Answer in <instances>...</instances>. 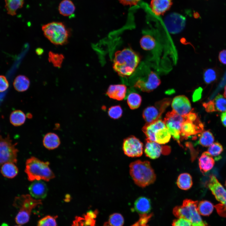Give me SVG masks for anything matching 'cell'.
<instances>
[{
	"label": "cell",
	"instance_id": "9a60e30c",
	"mask_svg": "<svg viewBox=\"0 0 226 226\" xmlns=\"http://www.w3.org/2000/svg\"><path fill=\"white\" fill-rule=\"evenodd\" d=\"M171 107L173 110L182 116H185L192 110L189 100L183 95L175 97L172 102Z\"/></svg>",
	"mask_w": 226,
	"mask_h": 226
},
{
	"label": "cell",
	"instance_id": "d4e9b609",
	"mask_svg": "<svg viewBox=\"0 0 226 226\" xmlns=\"http://www.w3.org/2000/svg\"><path fill=\"white\" fill-rule=\"evenodd\" d=\"M18 169L14 163L6 162L3 164L1 167V172L3 175L7 178L12 179L18 174Z\"/></svg>",
	"mask_w": 226,
	"mask_h": 226
},
{
	"label": "cell",
	"instance_id": "db71d44e",
	"mask_svg": "<svg viewBox=\"0 0 226 226\" xmlns=\"http://www.w3.org/2000/svg\"><path fill=\"white\" fill-rule=\"evenodd\" d=\"M224 96L226 99V85L224 87Z\"/></svg>",
	"mask_w": 226,
	"mask_h": 226
},
{
	"label": "cell",
	"instance_id": "f35d334b",
	"mask_svg": "<svg viewBox=\"0 0 226 226\" xmlns=\"http://www.w3.org/2000/svg\"><path fill=\"white\" fill-rule=\"evenodd\" d=\"M57 216L47 215L40 220L37 226H56V218Z\"/></svg>",
	"mask_w": 226,
	"mask_h": 226
},
{
	"label": "cell",
	"instance_id": "d590c367",
	"mask_svg": "<svg viewBox=\"0 0 226 226\" xmlns=\"http://www.w3.org/2000/svg\"><path fill=\"white\" fill-rule=\"evenodd\" d=\"M64 58L62 54L55 53L50 51L48 53V61L51 63L53 66L57 67L60 68Z\"/></svg>",
	"mask_w": 226,
	"mask_h": 226
},
{
	"label": "cell",
	"instance_id": "f907efd6",
	"mask_svg": "<svg viewBox=\"0 0 226 226\" xmlns=\"http://www.w3.org/2000/svg\"><path fill=\"white\" fill-rule=\"evenodd\" d=\"M221 119L223 125L226 127V111L223 112L221 115Z\"/></svg>",
	"mask_w": 226,
	"mask_h": 226
},
{
	"label": "cell",
	"instance_id": "f546056e",
	"mask_svg": "<svg viewBox=\"0 0 226 226\" xmlns=\"http://www.w3.org/2000/svg\"><path fill=\"white\" fill-rule=\"evenodd\" d=\"M24 1V0H9L5 1V8L7 13L12 16L15 15L17 10L23 7Z\"/></svg>",
	"mask_w": 226,
	"mask_h": 226
},
{
	"label": "cell",
	"instance_id": "816d5d0a",
	"mask_svg": "<svg viewBox=\"0 0 226 226\" xmlns=\"http://www.w3.org/2000/svg\"><path fill=\"white\" fill-rule=\"evenodd\" d=\"M36 53L38 55H40L43 52V50L41 48H37L36 50Z\"/></svg>",
	"mask_w": 226,
	"mask_h": 226
},
{
	"label": "cell",
	"instance_id": "1f68e13d",
	"mask_svg": "<svg viewBox=\"0 0 226 226\" xmlns=\"http://www.w3.org/2000/svg\"><path fill=\"white\" fill-rule=\"evenodd\" d=\"M201 133L199 143L204 147H209L213 143L214 140L213 134L209 130L203 131Z\"/></svg>",
	"mask_w": 226,
	"mask_h": 226
},
{
	"label": "cell",
	"instance_id": "60d3db41",
	"mask_svg": "<svg viewBox=\"0 0 226 226\" xmlns=\"http://www.w3.org/2000/svg\"><path fill=\"white\" fill-rule=\"evenodd\" d=\"M30 214L26 211H19L15 218L16 222L19 225L27 223L29 221Z\"/></svg>",
	"mask_w": 226,
	"mask_h": 226
},
{
	"label": "cell",
	"instance_id": "7402d4cb",
	"mask_svg": "<svg viewBox=\"0 0 226 226\" xmlns=\"http://www.w3.org/2000/svg\"><path fill=\"white\" fill-rule=\"evenodd\" d=\"M215 164L212 156L208 151L203 152L199 159V165L201 172L204 173L211 170Z\"/></svg>",
	"mask_w": 226,
	"mask_h": 226
},
{
	"label": "cell",
	"instance_id": "d6986e66",
	"mask_svg": "<svg viewBox=\"0 0 226 226\" xmlns=\"http://www.w3.org/2000/svg\"><path fill=\"white\" fill-rule=\"evenodd\" d=\"M126 89V86L124 84L111 85L109 87L106 94L110 98L121 100L125 97Z\"/></svg>",
	"mask_w": 226,
	"mask_h": 226
},
{
	"label": "cell",
	"instance_id": "5bb4252c",
	"mask_svg": "<svg viewBox=\"0 0 226 226\" xmlns=\"http://www.w3.org/2000/svg\"><path fill=\"white\" fill-rule=\"evenodd\" d=\"M207 186L216 200L226 207V190L215 176L210 177Z\"/></svg>",
	"mask_w": 226,
	"mask_h": 226
},
{
	"label": "cell",
	"instance_id": "ffe728a7",
	"mask_svg": "<svg viewBox=\"0 0 226 226\" xmlns=\"http://www.w3.org/2000/svg\"><path fill=\"white\" fill-rule=\"evenodd\" d=\"M172 0H151L150 7L156 15H163L170 8L172 4Z\"/></svg>",
	"mask_w": 226,
	"mask_h": 226
},
{
	"label": "cell",
	"instance_id": "f6af8a7d",
	"mask_svg": "<svg viewBox=\"0 0 226 226\" xmlns=\"http://www.w3.org/2000/svg\"><path fill=\"white\" fill-rule=\"evenodd\" d=\"M202 106L205 109L206 111L207 112L209 113L215 111L212 100H210L207 102L203 103Z\"/></svg>",
	"mask_w": 226,
	"mask_h": 226
},
{
	"label": "cell",
	"instance_id": "603a6c76",
	"mask_svg": "<svg viewBox=\"0 0 226 226\" xmlns=\"http://www.w3.org/2000/svg\"><path fill=\"white\" fill-rule=\"evenodd\" d=\"M43 143L44 146L49 150H53L57 148L60 144L58 136L53 132H49L44 136Z\"/></svg>",
	"mask_w": 226,
	"mask_h": 226
},
{
	"label": "cell",
	"instance_id": "5b68a950",
	"mask_svg": "<svg viewBox=\"0 0 226 226\" xmlns=\"http://www.w3.org/2000/svg\"><path fill=\"white\" fill-rule=\"evenodd\" d=\"M198 202L191 200H185L182 204L173 209L174 214L178 218H184L191 226H208L202 220L198 209Z\"/></svg>",
	"mask_w": 226,
	"mask_h": 226
},
{
	"label": "cell",
	"instance_id": "8fae6325",
	"mask_svg": "<svg viewBox=\"0 0 226 226\" xmlns=\"http://www.w3.org/2000/svg\"><path fill=\"white\" fill-rule=\"evenodd\" d=\"M42 204L41 200L34 199L31 195L25 194L15 197L13 205L19 211H26L30 214L33 208Z\"/></svg>",
	"mask_w": 226,
	"mask_h": 226
},
{
	"label": "cell",
	"instance_id": "83f0119b",
	"mask_svg": "<svg viewBox=\"0 0 226 226\" xmlns=\"http://www.w3.org/2000/svg\"><path fill=\"white\" fill-rule=\"evenodd\" d=\"M171 135L167 127L158 130L154 134V142L160 144H164L170 140Z\"/></svg>",
	"mask_w": 226,
	"mask_h": 226
},
{
	"label": "cell",
	"instance_id": "f1b7e54d",
	"mask_svg": "<svg viewBox=\"0 0 226 226\" xmlns=\"http://www.w3.org/2000/svg\"><path fill=\"white\" fill-rule=\"evenodd\" d=\"M26 118V116L23 111L20 110H15L10 115V121L13 126H19L24 123Z\"/></svg>",
	"mask_w": 226,
	"mask_h": 226
},
{
	"label": "cell",
	"instance_id": "f5cc1de1",
	"mask_svg": "<svg viewBox=\"0 0 226 226\" xmlns=\"http://www.w3.org/2000/svg\"><path fill=\"white\" fill-rule=\"evenodd\" d=\"M27 117L29 118H30L32 117V115L30 113H28L27 114Z\"/></svg>",
	"mask_w": 226,
	"mask_h": 226
},
{
	"label": "cell",
	"instance_id": "2e32d148",
	"mask_svg": "<svg viewBox=\"0 0 226 226\" xmlns=\"http://www.w3.org/2000/svg\"><path fill=\"white\" fill-rule=\"evenodd\" d=\"M166 127L163 120L159 119L150 123H146L142 128L147 139L154 142V136L159 130Z\"/></svg>",
	"mask_w": 226,
	"mask_h": 226
},
{
	"label": "cell",
	"instance_id": "9f6ffc18",
	"mask_svg": "<svg viewBox=\"0 0 226 226\" xmlns=\"http://www.w3.org/2000/svg\"><path fill=\"white\" fill-rule=\"evenodd\" d=\"M225 186H226V182H225Z\"/></svg>",
	"mask_w": 226,
	"mask_h": 226
},
{
	"label": "cell",
	"instance_id": "4316f807",
	"mask_svg": "<svg viewBox=\"0 0 226 226\" xmlns=\"http://www.w3.org/2000/svg\"><path fill=\"white\" fill-rule=\"evenodd\" d=\"M177 185L179 188L183 190L190 189L192 185V179L190 175L183 173L179 175L177 180Z\"/></svg>",
	"mask_w": 226,
	"mask_h": 226
},
{
	"label": "cell",
	"instance_id": "30bf717a",
	"mask_svg": "<svg viewBox=\"0 0 226 226\" xmlns=\"http://www.w3.org/2000/svg\"><path fill=\"white\" fill-rule=\"evenodd\" d=\"M122 149L124 154L128 157H139L143 153V144L136 137L131 136L124 139Z\"/></svg>",
	"mask_w": 226,
	"mask_h": 226
},
{
	"label": "cell",
	"instance_id": "bcb514c9",
	"mask_svg": "<svg viewBox=\"0 0 226 226\" xmlns=\"http://www.w3.org/2000/svg\"><path fill=\"white\" fill-rule=\"evenodd\" d=\"M190 111L189 113L185 116L186 119H187L192 122H194L196 121L199 117L195 113L192 111V110Z\"/></svg>",
	"mask_w": 226,
	"mask_h": 226
},
{
	"label": "cell",
	"instance_id": "e0dca14e",
	"mask_svg": "<svg viewBox=\"0 0 226 226\" xmlns=\"http://www.w3.org/2000/svg\"><path fill=\"white\" fill-rule=\"evenodd\" d=\"M29 190L30 195L38 199L44 198L47 195V186L45 183L41 180L34 181L30 186Z\"/></svg>",
	"mask_w": 226,
	"mask_h": 226
},
{
	"label": "cell",
	"instance_id": "6da1fadb",
	"mask_svg": "<svg viewBox=\"0 0 226 226\" xmlns=\"http://www.w3.org/2000/svg\"><path fill=\"white\" fill-rule=\"evenodd\" d=\"M139 61L136 53L131 48H125L115 53L113 68L119 75L127 77L134 72Z\"/></svg>",
	"mask_w": 226,
	"mask_h": 226
},
{
	"label": "cell",
	"instance_id": "277c9868",
	"mask_svg": "<svg viewBox=\"0 0 226 226\" xmlns=\"http://www.w3.org/2000/svg\"><path fill=\"white\" fill-rule=\"evenodd\" d=\"M48 161L44 162L32 156L27 159L24 170L28 180L30 181L43 180L48 181L55 177V175L49 167Z\"/></svg>",
	"mask_w": 226,
	"mask_h": 226
},
{
	"label": "cell",
	"instance_id": "7dc6e473",
	"mask_svg": "<svg viewBox=\"0 0 226 226\" xmlns=\"http://www.w3.org/2000/svg\"><path fill=\"white\" fill-rule=\"evenodd\" d=\"M120 3L124 5L130 6L137 4L140 0H118Z\"/></svg>",
	"mask_w": 226,
	"mask_h": 226
},
{
	"label": "cell",
	"instance_id": "c3c4849f",
	"mask_svg": "<svg viewBox=\"0 0 226 226\" xmlns=\"http://www.w3.org/2000/svg\"><path fill=\"white\" fill-rule=\"evenodd\" d=\"M218 59L220 62L226 65V50H223L219 52Z\"/></svg>",
	"mask_w": 226,
	"mask_h": 226
},
{
	"label": "cell",
	"instance_id": "74e56055",
	"mask_svg": "<svg viewBox=\"0 0 226 226\" xmlns=\"http://www.w3.org/2000/svg\"><path fill=\"white\" fill-rule=\"evenodd\" d=\"M124 223L122 216L119 213H114L110 216L108 223L110 226H122Z\"/></svg>",
	"mask_w": 226,
	"mask_h": 226
},
{
	"label": "cell",
	"instance_id": "9c48e42d",
	"mask_svg": "<svg viewBox=\"0 0 226 226\" xmlns=\"http://www.w3.org/2000/svg\"><path fill=\"white\" fill-rule=\"evenodd\" d=\"M171 99L166 98L156 102L153 106L146 108L143 116L147 123H150L159 119L166 108L170 105Z\"/></svg>",
	"mask_w": 226,
	"mask_h": 226
},
{
	"label": "cell",
	"instance_id": "e575fe53",
	"mask_svg": "<svg viewBox=\"0 0 226 226\" xmlns=\"http://www.w3.org/2000/svg\"><path fill=\"white\" fill-rule=\"evenodd\" d=\"M212 100L215 111H226V99L222 95L219 94Z\"/></svg>",
	"mask_w": 226,
	"mask_h": 226
},
{
	"label": "cell",
	"instance_id": "8d00e7d4",
	"mask_svg": "<svg viewBox=\"0 0 226 226\" xmlns=\"http://www.w3.org/2000/svg\"><path fill=\"white\" fill-rule=\"evenodd\" d=\"M218 73L216 70L213 68H209L205 70L203 72V79L207 84L211 83L217 80Z\"/></svg>",
	"mask_w": 226,
	"mask_h": 226
},
{
	"label": "cell",
	"instance_id": "6f0895ef",
	"mask_svg": "<svg viewBox=\"0 0 226 226\" xmlns=\"http://www.w3.org/2000/svg\"><path fill=\"white\" fill-rule=\"evenodd\" d=\"M21 226L19 225V226Z\"/></svg>",
	"mask_w": 226,
	"mask_h": 226
},
{
	"label": "cell",
	"instance_id": "44dd1931",
	"mask_svg": "<svg viewBox=\"0 0 226 226\" xmlns=\"http://www.w3.org/2000/svg\"><path fill=\"white\" fill-rule=\"evenodd\" d=\"M203 130L198 127L193 122L186 119L182 123L180 130V137L187 138L191 136L202 132Z\"/></svg>",
	"mask_w": 226,
	"mask_h": 226
},
{
	"label": "cell",
	"instance_id": "8992f818",
	"mask_svg": "<svg viewBox=\"0 0 226 226\" xmlns=\"http://www.w3.org/2000/svg\"><path fill=\"white\" fill-rule=\"evenodd\" d=\"M42 29L45 36L53 44L63 45L67 42L69 33L63 23L50 22L43 25Z\"/></svg>",
	"mask_w": 226,
	"mask_h": 226
},
{
	"label": "cell",
	"instance_id": "ac0fdd59",
	"mask_svg": "<svg viewBox=\"0 0 226 226\" xmlns=\"http://www.w3.org/2000/svg\"><path fill=\"white\" fill-rule=\"evenodd\" d=\"M134 209L140 217L150 215L151 209L150 200L145 196H140L137 198L134 203Z\"/></svg>",
	"mask_w": 226,
	"mask_h": 226
},
{
	"label": "cell",
	"instance_id": "b9f144b4",
	"mask_svg": "<svg viewBox=\"0 0 226 226\" xmlns=\"http://www.w3.org/2000/svg\"><path fill=\"white\" fill-rule=\"evenodd\" d=\"M223 150L222 145L218 143L215 142L209 147L207 151L212 156H217L222 153Z\"/></svg>",
	"mask_w": 226,
	"mask_h": 226
},
{
	"label": "cell",
	"instance_id": "3957f363",
	"mask_svg": "<svg viewBox=\"0 0 226 226\" xmlns=\"http://www.w3.org/2000/svg\"><path fill=\"white\" fill-rule=\"evenodd\" d=\"M134 73L135 75L134 86L143 92H151L160 83L157 74L144 63H141Z\"/></svg>",
	"mask_w": 226,
	"mask_h": 226
},
{
	"label": "cell",
	"instance_id": "484cf974",
	"mask_svg": "<svg viewBox=\"0 0 226 226\" xmlns=\"http://www.w3.org/2000/svg\"><path fill=\"white\" fill-rule=\"evenodd\" d=\"M30 81L26 76L19 75L15 78L13 83L14 89L19 92L27 90L30 85Z\"/></svg>",
	"mask_w": 226,
	"mask_h": 226
},
{
	"label": "cell",
	"instance_id": "d6a6232c",
	"mask_svg": "<svg viewBox=\"0 0 226 226\" xmlns=\"http://www.w3.org/2000/svg\"><path fill=\"white\" fill-rule=\"evenodd\" d=\"M198 209L201 215L207 216L209 215L213 212L214 206L210 202L204 200L198 203Z\"/></svg>",
	"mask_w": 226,
	"mask_h": 226
},
{
	"label": "cell",
	"instance_id": "7c38bea8",
	"mask_svg": "<svg viewBox=\"0 0 226 226\" xmlns=\"http://www.w3.org/2000/svg\"><path fill=\"white\" fill-rule=\"evenodd\" d=\"M186 18L177 13H172L167 16L164 22L169 32L172 34L180 33L183 29L186 24Z\"/></svg>",
	"mask_w": 226,
	"mask_h": 226
},
{
	"label": "cell",
	"instance_id": "52a82bcc",
	"mask_svg": "<svg viewBox=\"0 0 226 226\" xmlns=\"http://www.w3.org/2000/svg\"><path fill=\"white\" fill-rule=\"evenodd\" d=\"M17 143L13 144L9 136L3 138L0 137V163L6 162L17 163V153L19 150L16 147Z\"/></svg>",
	"mask_w": 226,
	"mask_h": 226
},
{
	"label": "cell",
	"instance_id": "cb8c5ba5",
	"mask_svg": "<svg viewBox=\"0 0 226 226\" xmlns=\"http://www.w3.org/2000/svg\"><path fill=\"white\" fill-rule=\"evenodd\" d=\"M75 7L70 0H63L60 3L58 9L60 14L65 16L73 15L75 10Z\"/></svg>",
	"mask_w": 226,
	"mask_h": 226
},
{
	"label": "cell",
	"instance_id": "11a10c76",
	"mask_svg": "<svg viewBox=\"0 0 226 226\" xmlns=\"http://www.w3.org/2000/svg\"><path fill=\"white\" fill-rule=\"evenodd\" d=\"M103 226H110L108 223H106Z\"/></svg>",
	"mask_w": 226,
	"mask_h": 226
},
{
	"label": "cell",
	"instance_id": "4dcf8cb0",
	"mask_svg": "<svg viewBox=\"0 0 226 226\" xmlns=\"http://www.w3.org/2000/svg\"><path fill=\"white\" fill-rule=\"evenodd\" d=\"M141 47L145 50H152L156 46L155 40L151 35H146L143 36L140 41Z\"/></svg>",
	"mask_w": 226,
	"mask_h": 226
},
{
	"label": "cell",
	"instance_id": "836d02e7",
	"mask_svg": "<svg viewBox=\"0 0 226 226\" xmlns=\"http://www.w3.org/2000/svg\"><path fill=\"white\" fill-rule=\"evenodd\" d=\"M127 101L131 109H135L138 108L140 106L142 101L141 97L137 93H131L128 95Z\"/></svg>",
	"mask_w": 226,
	"mask_h": 226
},
{
	"label": "cell",
	"instance_id": "ba28073f",
	"mask_svg": "<svg viewBox=\"0 0 226 226\" xmlns=\"http://www.w3.org/2000/svg\"><path fill=\"white\" fill-rule=\"evenodd\" d=\"M185 120L184 116H180L172 110L166 114L163 120L171 135L179 144L181 127Z\"/></svg>",
	"mask_w": 226,
	"mask_h": 226
},
{
	"label": "cell",
	"instance_id": "7bdbcfd3",
	"mask_svg": "<svg viewBox=\"0 0 226 226\" xmlns=\"http://www.w3.org/2000/svg\"><path fill=\"white\" fill-rule=\"evenodd\" d=\"M172 226H191V225L186 219L182 218H178L174 221Z\"/></svg>",
	"mask_w": 226,
	"mask_h": 226
},
{
	"label": "cell",
	"instance_id": "ee69618b",
	"mask_svg": "<svg viewBox=\"0 0 226 226\" xmlns=\"http://www.w3.org/2000/svg\"><path fill=\"white\" fill-rule=\"evenodd\" d=\"M9 87V83L6 77L1 75L0 77V91L1 92L6 91Z\"/></svg>",
	"mask_w": 226,
	"mask_h": 226
},
{
	"label": "cell",
	"instance_id": "ab89813d",
	"mask_svg": "<svg viewBox=\"0 0 226 226\" xmlns=\"http://www.w3.org/2000/svg\"><path fill=\"white\" fill-rule=\"evenodd\" d=\"M109 116L111 118L116 119L120 118L122 115V109L119 105L113 106L108 110Z\"/></svg>",
	"mask_w": 226,
	"mask_h": 226
},
{
	"label": "cell",
	"instance_id": "7a4b0ae2",
	"mask_svg": "<svg viewBox=\"0 0 226 226\" xmlns=\"http://www.w3.org/2000/svg\"><path fill=\"white\" fill-rule=\"evenodd\" d=\"M130 175L135 183L144 187L153 183L156 176L150 162L147 161L137 160L129 165Z\"/></svg>",
	"mask_w": 226,
	"mask_h": 226
},
{
	"label": "cell",
	"instance_id": "4fadbf2b",
	"mask_svg": "<svg viewBox=\"0 0 226 226\" xmlns=\"http://www.w3.org/2000/svg\"><path fill=\"white\" fill-rule=\"evenodd\" d=\"M170 151L169 146H164L156 142L146 139L144 152L146 156L150 159H157L162 153H168Z\"/></svg>",
	"mask_w": 226,
	"mask_h": 226
},
{
	"label": "cell",
	"instance_id": "681fc988",
	"mask_svg": "<svg viewBox=\"0 0 226 226\" xmlns=\"http://www.w3.org/2000/svg\"><path fill=\"white\" fill-rule=\"evenodd\" d=\"M200 88V89H198L197 90L195 91L194 93L193 96V101H196L198 100L199 98V96H201L199 95V94H201V93L202 90Z\"/></svg>",
	"mask_w": 226,
	"mask_h": 226
}]
</instances>
